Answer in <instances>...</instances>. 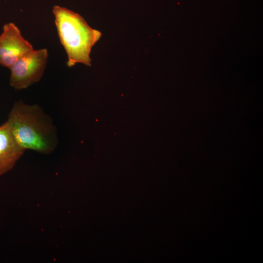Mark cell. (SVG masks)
Masks as SVG:
<instances>
[{
	"mask_svg": "<svg viewBox=\"0 0 263 263\" xmlns=\"http://www.w3.org/2000/svg\"><path fill=\"white\" fill-rule=\"evenodd\" d=\"M6 121L15 140L25 150L48 154L56 149L58 141L56 128L38 104L16 102Z\"/></svg>",
	"mask_w": 263,
	"mask_h": 263,
	"instance_id": "1",
	"label": "cell"
},
{
	"mask_svg": "<svg viewBox=\"0 0 263 263\" xmlns=\"http://www.w3.org/2000/svg\"><path fill=\"white\" fill-rule=\"evenodd\" d=\"M52 11L60 41L67 54L68 66L78 63L91 66V51L101 32L92 28L80 15L65 7L55 5Z\"/></svg>",
	"mask_w": 263,
	"mask_h": 263,
	"instance_id": "2",
	"label": "cell"
},
{
	"mask_svg": "<svg viewBox=\"0 0 263 263\" xmlns=\"http://www.w3.org/2000/svg\"><path fill=\"white\" fill-rule=\"evenodd\" d=\"M46 49L34 50L26 55L9 69L10 85L17 90L26 89L42 77L47 61Z\"/></svg>",
	"mask_w": 263,
	"mask_h": 263,
	"instance_id": "3",
	"label": "cell"
},
{
	"mask_svg": "<svg viewBox=\"0 0 263 263\" xmlns=\"http://www.w3.org/2000/svg\"><path fill=\"white\" fill-rule=\"evenodd\" d=\"M34 48L23 38L19 28L12 22L5 24L0 35V65L9 69Z\"/></svg>",
	"mask_w": 263,
	"mask_h": 263,
	"instance_id": "4",
	"label": "cell"
},
{
	"mask_svg": "<svg viewBox=\"0 0 263 263\" xmlns=\"http://www.w3.org/2000/svg\"><path fill=\"white\" fill-rule=\"evenodd\" d=\"M25 150L15 140L6 121L0 126V176L14 167Z\"/></svg>",
	"mask_w": 263,
	"mask_h": 263,
	"instance_id": "5",
	"label": "cell"
}]
</instances>
